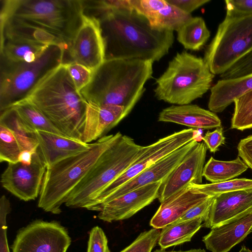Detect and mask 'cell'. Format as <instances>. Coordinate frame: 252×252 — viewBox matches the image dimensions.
Listing matches in <instances>:
<instances>
[{
  "label": "cell",
  "mask_w": 252,
  "mask_h": 252,
  "mask_svg": "<svg viewBox=\"0 0 252 252\" xmlns=\"http://www.w3.org/2000/svg\"><path fill=\"white\" fill-rule=\"evenodd\" d=\"M126 116L123 107L87 102L82 141L90 144L97 140L105 136Z\"/></svg>",
  "instance_id": "ffe728a7"
},
{
  "label": "cell",
  "mask_w": 252,
  "mask_h": 252,
  "mask_svg": "<svg viewBox=\"0 0 252 252\" xmlns=\"http://www.w3.org/2000/svg\"><path fill=\"white\" fill-rule=\"evenodd\" d=\"M237 151L238 157L252 170V135L240 140Z\"/></svg>",
  "instance_id": "7bdbcfd3"
},
{
  "label": "cell",
  "mask_w": 252,
  "mask_h": 252,
  "mask_svg": "<svg viewBox=\"0 0 252 252\" xmlns=\"http://www.w3.org/2000/svg\"><path fill=\"white\" fill-rule=\"evenodd\" d=\"M34 153V152L28 150L22 151L19 156L18 162H20L26 164H31L32 161V157Z\"/></svg>",
  "instance_id": "f6af8a7d"
},
{
  "label": "cell",
  "mask_w": 252,
  "mask_h": 252,
  "mask_svg": "<svg viewBox=\"0 0 252 252\" xmlns=\"http://www.w3.org/2000/svg\"><path fill=\"white\" fill-rule=\"evenodd\" d=\"M160 231L152 228L142 232L128 246L120 252H151L158 242Z\"/></svg>",
  "instance_id": "e575fe53"
},
{
  "label": "cell",
  "mask_w": 252,
  "mask_h": 252,
  "mask_svg": "<svg viewBox=\"0 0 252 252\" xmlns=\"http://www.w3.org/2000/svg\"><path fill=\"white\" fill-rule=\"evenodd\" d=\"M64 63L66 64L69 74L77 90L80 92L90 83L93 71L74 62Z\"/></svg>",
  "instance_id": "d590c367"
},
{
  "label": "cell",
  "mask_w": 252,
  "mask_h": 252,
  "mask_svg": "<svg viewBox=\"0 0 252 252\" xmlns=\"http://www.w3.org/2000/svg\"><path fill=\"white\" fill-rule=\"evenodd\" d=\"M214 77L204 59L184 51L177 53L157 79L155 95L169 103L189 104L211 88Z\"/></svg>",
  "instance_id": "8992f818"
},
{
  "label": "cell",
  "mask_w": 252,
  "mask_h": 252,
  "mask_svg": "<svg viewBox=\"0 0 252 252\" xmlns=\"http://www.w3.org/2000/svg\"><path fill=\"white\" fill-rule=\"evenodd\" d=\"M225 2L226 14L252 15V0H226Z\"/></svg>",
  "instance_id": "60d3db41"
},
{
  "label": "cell",
  "mask_w": 252,
  "mask_h": 252,
  "mask_svg": "<svg viewBox=\"0 0 252 252\" xmlns=\"http://www.w3.org/2000/svg\"><path fill=\"white\" fill-rule=\"evenodd\" d=\"M162 181L142 187L102 204L97 211L98 218L109 222L130 218L158 199Z\"/></svg>",
  "instance_id": "9a60e30c"
},
{
  "label": "cell",
  "mask_w": 252,
  "mask_h": 252,
  "mask_svg": "<svg viewBox=\"0 0 252 252\" xmlns=\"http://www.w3.org/2000/svg\"><path fill=\"white\" fill-rule=\"evenodd\" d=\"M87 252H110L107 237L98 226L94 227L90 231Z\"/></svg>",
  "instance_id": "f35d334b"
},
{
  "label": "cell",
  "mask_w": 252,
  "mask_h": 252,
  "mask_svg": "<svg viewBox=\"0 0 252 252\" xmlns=\"http://www.w3.org/2000/svg\"><path fill=\"white\" fill-rule=\"evenodd\" d=\"M210 32L201 17H192L177 31V40L188 50L198 51L205 44Z\"/></svg>",
  "instance_id": "f1b7e54d"
},
{
  "label": "cell",
  "mask_w": 252,
  "mask_h": 252,
  "mask_svg": "<svg viewBox=\"0 0 252 252\" xmlns=\"http://www.w3.org/2000/svg\"><path fill=\"white\" fill-rule=\"evenodd\" d=\"M0 124L8 128L18 141L22 151L37 152L38 144L32 133L13 107L0 112Z\"/></svg>",
  "instance_id": "83f0119b"
},
{
  "label": "cell",
  "mask_w": 252,
  "mask_h": 252,
  "mask_svg": "<svg viewBox=\"0 0 252 252\" xmlns=\"http://www.w3.org/2000/svg\"><path fill=\"white\" fill-rule=\"evenodd\" d=\"M46 170V165L37 150L30 164L8 163L1 175L0 182L4 189L20 200H34L39 195Z\"/></svg>",
  "instance_id": "7c38bea8"
},
{
  "label": "cell",
  "mask_w": 252,
  "mask_h": 252,
  "mask_svg": "<svg viewBox=\"0 0 252 252\" xmlns=\"http://www.w3.org/2000/svg\"><path fill=\"white\" fill-rule=\"evenodd\" d=\"M143 147L131 137L123 135L101 155L73 190L65 205L71 208H86L129 167L140 155Z\"/></svg>",
  "instance_id": "52a82bcc"
},
{
  "label": "cell",
  "mask_w": 252,
  "mask_h": 252,
  "mask_svg": "<svg viewBox=\"0 0 252 252\" xmlns=\"http://www.w3.org/2000/svg\"><path fill=\"white\" fill-rule=\"evenodd\" d=\"M11 106L17 111L32 133L38 130L65 136L38 109L26 99L16 102Z\"/></svg>",
  "instance_id": "f546056e"
},
{
  "label": "cell",
  "mask_w": 252,
  "mask_h": 252,
  "mask_svg": "<svg viewBox=\"0 0 252 252\" xmlns=\"http://www.w3.org/2000/svg\"><path fill=\"white\" fill-rule=\"evenodd\" d=\"M37 151L46 168L66 158L90 149L91 144L65 136L36 130L33 133Z\"/></svg>",
  "instance_id": "d6986e66"
},
{
  "label": "cell",
  "mask_w": 252,
  "mask_h": 252,
  "mask_svg": "<svg viewBox=\"0 0 252 252\" xmlns=\"http://www.w3.org/2000/svg\"><path fill=\"white\" fill-rule=\"evenodd\" d=\"M239 252H252V251L249 249L247 248L245 246H243Z\"/></svg>",
  "instance_id": "7dc6e473"
},
{
  "label": "cell",
  "mask_w": 252,
  "mask_h": 252,
  "mask_svg": "<svg viewBox=\"0 0 252 252\" xmlns=\"http://www.w3.org/2000/svg\"><path fill=\"white\" fill-rule=\"evenodd\" d=\"M49 45L21 40H0V57L12 62L31 63L39 58Z\"/></svg>",
  "instance_id": "484cf974"
},
{
  "label": "cell",
  "mask_w": 252,
  "mask_h": 252,
  "mask_svg": "<svg viewBox=\"0 0 252 252\" xmlns=\"http://www.w3.org/2000/svg\"><path fill=\"white\" fill-rule=\"evenodd\" d=\"M10 211V202L2 195L0 199V252H10L6 234V217Z\"/></svg>",
  "instance_id": "8d00e7d4"
},
{
  "label": "cell",
  "mask_w": 252,
  "mask_h": 252,
  "mask_svg": "<svg viewBox=\"0 0 252 252\" xmlns=\"http://www.w3.org/2000/svg\"><path fill=\"white\" fill-rule=\"evenodd\" d=\"M154 252H206L204 249H191L188 251H165L162 249H157Z\"/></svg>",
  "instance_id": "bcb514c9"
},
{
  "label": "cell",
  "mask_w": 252,
  "mask_h": 252,
  "mask_svg": "<svg viewBox=\"0 0 252 252\" xmlns=\"http://www.w3.org/2000/svg\"><path fill=\"white\" fill-rule=\"evenodd\" d=\"M25 99L63 135L82 141L87 102L74 85L66 63L45 75Z\"/></svg>",
  "instance_id": "277c9868"
},
{
  "label": "cell",
  "mask_w": 252,
  "mask_h": 252,
  "mask_svg": "<svg viewBox=\"0 0 252 252\" xmlns=\"http://www.w3.org/2000/svg\"><path fill=\"white\" fill-rule=\"evenodd\" d=\"M22 151L13 133L7 127L0 124V161L15 163Z\"/></svg>",
  "instance_id": "836d02e7"
},
{
  "label": "cell",
  "mask_w": 252,
  "mask_h": 252,
  "mask_svg": "<svg viewBox=\"0 0 252 252\" xmlns=\"http://www.w3.org/2000/svg\"><path fill=\"white\" fill-rule=\"evenodd\" d=\"M70 62L87 67L93 72L104 61V47L98 21L84 16L69 49Z\"/></svg>",
  "instance_id": "5bb4252c"
},
{
  "label": "cell",
  "mask_w": 252,
  "mask_h": 252,
  "mask_svg": "<svg viewBox=\"0 0 252 252\" xmlns=\"http://www.w3.org/2000/svg\"><path fill=\"white\" fill-rule=\"evenodd\" d=\"M252 211L213 227L202 241L211 252H228L252 232Z\"/></svg>",
  "instance_id": "44dd1931"
},
{
  "label": "cell",
  "mask_w": 252,
  "mask_h": 252,
  "mask_svg": "<svg viewBox=\"0 0 252 252\" xmlns=\"http://www.w3.org/2000/svg\"><path fill=\"white\" fill-rule=\"evenodd\" d=\"M158 121L193 129H210L221 126V121L215 113L191 104L173 105L163 109L158 115Z\"/></svg>",
  "instance_id": "7402d4cb"
},
{
  "label": "cell",
  "mask_w": 252,
  "mask_h": 252,
  "mask_svg": "<svg viewBox=\"0 0 252 252\" xmlns=\"http://www.w3.org/2000/svg\"><path fill=\"white\" fill-rule=\"evenodd\" d=\"M202 139L207 148L212 153L218 151L219 146L225 143V137L221 126L216 128L213 131H207Z\"/></svg>",
  "instance_id": "b9f144b4"
},
{
  "label": "cell",
  "mask_w": 252,
  "mask_h": 252,
  "mask_svg": "<svg viewBox=\"0 0 252 252\" xmlns=\"http://www.w3.org/2000/svg\"><path fill=\"white\" fill-rule=\"evenodd\" d=\"M65 49L50 45L34 62H12L0 57V111L25 99L50 71L65 62Z\"/></svg>",
  "instance_id": "ba28073f"
},
{
  "label": "cell",
  "mask_w": 252,
  "mask_h": 252,
  "mask_svg": "<svg viewBox=\"0 0 252 252\" xmlns=\"http://www.w3.org/2000/svg\"><path fill=\"white\" fill-rule=\"evenodd\" d=\"M252 232V230H251Z\"/></svg>",
  "instance_id": "c3c4849f"
},
{
  "label": "cell",
  "mask_w": 252,
  "mask_h": 252,
  "mask_svg": "<svg viewBox=\"0 0 252 252\" xmlns=\"http://www.w3.org/2000/svg\"><path fill=\"white\" fill-rule=\"evenodd\" d=\"M135 11L144 16L150 26L159 31H178L192 17L166 0H130Z\"/></svg>",
  "instance_id": "ac0fdd59"
},
{
  "label": "cell",
  "mask_w": 252,
  "mask_h": 252,
  "mask_svg": "<svg viewBox=\"0 0 252 252\" xmlns=\"http://www.w3.org/2000/svg\"><path fill=\"white\" fill-rule=\"evenodd\" d=\"M197 130L190 128L174 132L150 145L143 146L129 167L109 185L86 208L94 211L108 195L150 166L177 149L196 138Z\"/></svg>",
  "instance_id": "30bf717a"
},
{
  "label": "cell",
  "mask_w": 252,
  "mask_h": 252,
  "mask_svg": "<svg viewBox=\"0 0 252 252\" xmlns=\"http://www.w3.org/2000/svg\"><path fill=\"white\" fill-rule=\"evenodd\" d=\"M0 25L35 29L59 39L68 53L81 26V0H0Z\"/></svg>",
  "instance_id": "7a4b0ae2"
},
{
  "label": "cell",
  "mask_w": 252,
  "mask_h": 252,
  "mask_svg": "<svg viewBox=\"0 0 252 252\" xmlns=\"http://www.w3.org/2000/svg\"><path fill=\"white\" fill-rule=\"evenodd\" d=\"M231 128L240 130L252 128V90L234 100Z\"/></svg>",
  "instance_id": "1f68e13d"
},
{
  "label": "cell",
  "mask_w": 252,
  "mask_h": 252,
  "mask_svg": "<svg viewBox=\"0 0 252 252\" xmlns=\"http://www.w3.org/2000/svg\"><path fill=\"white\" fill-rule=\"evenodd\" d=\"M182 11L191 14L195 9L210 1V0H166Z\"/></svg>",
  "instance_id": "ee69618b"
},
{
  "label": "cell",
  "mask_w": 252,
  "mask_h": 252,
  "mask_svg": "<svg viewBox=\"0 0 252 252\" xmlns=\"http://www.w3.org/2000/svg\"><path fill=\"white\" fill-rule=\"evenodd\" d=\"M97 20L104 47V60L159 61L172 46V31L153 29L148 20L133 9L107 13Z\"/></svg>",
  "instance_id": "6da1fadb"
},
{
  "label": "cell",
  "mask_w": 252,
  "mask_h": 252,
  "mask_svg": "<svg viewBox=\"0 0 252 252\" xmlns=\"http://www.w3.org/2000/svg\"><path fill=\"white\" fill-rule=\"evenodd\" d=\"M71 244L67 230L57 221L38 220L18 232L12 252H66Z\"/></svg>",
  "instance_id": "8fae6325"
},
{
  "label": "cell",
  "mask_w": 252,
  "mask_h": 252,
  "mask_svg": "<svg viewBox=\"0 0 252 252\" xmlns=\"http://www.w3.org/2000/svg\"><path fill=\"white\" fill-rule=\"evenodd\" d=\"M248 168L238 156L230 161L218 160L211 157L204 165L202 175L211 183H216L233 179Z\"/></svg>",
  "instance_id": "4316f807"
},
{
  "label": "cell",
  "mask_w": 252,
  "mask_h": 252,
  "mask_svg": "<svg viewBox=\"0 0 252 252\" xmlns=\"http://www.w3.org/2000/svg\"><path fill=\"white\" fill-rule=\"evenodd\" d=\"M214 197L209 196L204 200L195 205L187 211L177 221L187 220L200 217L205 219L213 202Z\"/></svg>",
  "instance_id": "ab89813d"
},
{
  "label": "cell",
  "mask_w": 252,
  "mask_h": 252,
  "mask_svg": "<svg viewBox=\"0 0 252 252\" xmlns=\"http://www.w3.org/2000/svg\"><path fill=\"white\" fill-rule=\"evenodd\" d=\"M81 1L83 15L96 20L114 10L133 9L130 0H81Z\"/></svg>",
  "instance_id": "d6a6232c"
},
{
  "label": "cell",
  "mask_w": 252,
  "mask_h": 252,
  "mask_svg": "<svg viewBox=\"0 0 252 252\" xmlns=\"http://www.w3.org/2000/svg\"><path fill=\"white\" fill-rule=\"evenodd\" d=\"M252 50V15L226 14L203 58L211 72L221 75Z\"/></svg>",
  "instance_id": "9c48e42d"
},
{
  "label": "cell",
  "mask_w": 252,
  "mask_h": 252,
  "mask_svg": "<svg viewBox=\"0 0 252 252\" xmlns=\"http://www.w3.org/2000/svg\"><path fill=\"white\" fill-rule=\"evenodd\" d=\"M153 63L140 60H105L80 92L88 103L122 106L127 115L152 77Z\"/></svg>",
  "instance_id": "3957f363"
},
{
  "label": "cell",
  "mask_w": 252,
  "mask_h": 252,
  "mask_svg": "<svg viewBox=\"0 0 252 252\" xmlns=\"http://www.w3.org/2000/svg\"><path fill=\"white\" fill-rule=\"evenodd\" d=\"M252 211V189L222 193L214 197L202 226L212 228Z\"/></svg>",
  "instance_id": "e0dca14e"
},
{
  "label": "cell",
  "mask_w": 252,
  "mask_h": 252,
  "mask_svg": "<svg viewBox=\"0 0 252 252\" xmlns=\"http://www.w3.org/2000/svg\"><path fill=\"white\" fill-rule=\"evenodd\" d=\"M204 220V218L200 217L176 221L162 228L158 242L161 249L189 242L202 226Z\"/></svg>",
  "instance_id": "d4e9b609"
},
{
  "label": "cell",
  "mask_w": 252,
  "mask_h": 252,
  "mask_svg": "<svg viewBox=\"0 0 252 252\" xmlns=\"http://www.w3.org/2000/svg\"><path fill=\"white\" fill-rule=\"evenodd\" d=\"M208 197L193 192L189 187L161 203L150 224L154 228L162 229L177 221L187 211Z\"/></svg>",
  "instance_id": "603a6c76"
},
{
  "label": "cell",
  "mask_w": 252,
  "mask_h": 252,
  "mask_svg": "<svg viewBox=\"0 0 252 252\" xmlns=\"http://www.w3.org/2000/svg\"><path fill=\"white\" fill-rule=\"evenodd\" d=\"M123 136L120 132L105 135L91 143L89 150L66 158L47 168L40 189L38 207L60 214L61 207L86 177L101 155Z\"/></svg>",
  "instance_id": "5b68a950"
},
{
  "label": "cell",
  "mask_w": 252,
  "mask_h": 252,
  "mask_svg": "<svg viewBox=\"0 0 252 252\" xmlns=\"http://www.w3.org/2000/svg\"><path fill=\"white\" fill-rule=\"evenodd\" d=\"M207 147L197 142L180 163L161 182L158 199L163 202L191 185L202 183Z\"/></svg>",
  "instance_id": "4fadbf2b"
},
{
  "label": "cell",
  "mask_w": 252,
  "mask_h": 252,
  "mask_svg": "<svg viewBox=\"0 0 252 252\" xmlns=\"http://www.w3.org/2000/svg\"><path fill=\"white\" fill-rule=\"evenodd\" d=\"M197 138L158 160L108 195L94 210L125 193L146 185L163 181L180 163L197 142Z\"/></svg>",
  "instance_id": "2e32d148"
},
{
  "label": "cell",
  "mask_w": 252,
  "mask_h": 252,
  "mask_svg": "<svg viewBox=\"0 0 252 252\" xmlns=\"http://www.w3.org/2000/svg\"><path fill=\"white\" fill-rule=\"evenodd\" d=\"M189 187L193 192L215 197L229 192L252 189V179H233L216 183L191 185Z\"/></svg>",
  "instance_id": "4dcf8cb0"
},
{
  "label": "cell",
  "mask_w": 252,
  "mask_h": 252,
  "mask_svg": "<svg viewBox=\"0 0 252 252\" xmlns=\"http://www.w3.org/2000/svg\"><path fill=\"white\" fill-rule=\"evenodd\" d=\"M252 90V73L243 76L221 79L211 88L208 102L209 110L222 112L234 100Z\"/></svg>",
  "instance_id": "cb8c5ba5"
},
{
  "label": "cell",
  "mask_w": 252,
  "mask_h": 252,
  "mask_svg": "<svg viewBox=\"0 0 252 252\" xmlns=\"http://www.w3.org/2000/svg\"><path fill=\"white\" fill-rule=\"evenodd\" d=\"M252 73V50L220 75L221 79L235 78Z\"/></svg>",
  "instance_id": "74e56055"
}]
</instances>
